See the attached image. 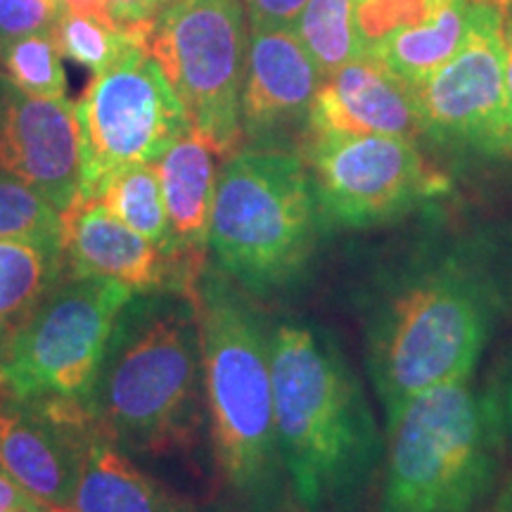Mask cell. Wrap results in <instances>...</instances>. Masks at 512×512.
Instances as JSON below:
<instances>
[{
    "label": "cell",
    "mask_w": 512,
    "mask_h": 512,
    "mask_svg": "<svg viewBox=\"0 0 512 512\" xmlns=\"http://www.w3.org/2000/svg\"><path fill=\"white\" fill-rule=\"evenodd\" d=\"M278 451L304 512H347L382 453L373 408L330 335L302 323L271 332Z\"/></svg>",
    "instance_id": "1"
},
{
    "label": "cell",
    "mask_w": 512,
    "mask_h": 512,
    "mask_svg": "<svg viewBox=\"0 0 512 512\" xmlns=\"http://www.w3.org/2000/svg\"><path fill=\"white\" fill-rule=\"evenodd\" d=\"M204 399L200 323L190 294H136L114 323L88 411L126 453L195 441Z\"/></svg>",
    "instance_id": "2"
},
{
    "label": "cell",
    "mask_w": 512,
    "mask_h": 512,
    "mask_svg": "<svg viewBox=\"0 0 512 512\" xmlns=\"http://www.w3.org/2000/svg\"><path fill=\"white\" fill-rule=\"evenodd\" d=\"M192 299L216 470L242 505L266 510L285 475L275 434L271 335L259 311L219 268H204Z\"/></svg>",
    "instance_id": "3"
},
{
    "label": "cell",
    "mask_w": 512,
    "mask_h": 512,
    "mask_svg": "<svg viewBox=\"0 0 512 512\" xmlns=\"http://www.w3.org/2000/svg\"><path fill=\"white\" fill-rule=\"evenodd\" d=\"M494 311V285L456 256L403 275L368 323V373L387 422L415 396L470 380Z\"/></svg>",
    "instance_id": "4"
},
{
    "label": "cell",
    "mask_w": 512,
    "mask_h": 512,
    "mask_svg": "<svg viewBox=\"0 0 512 512\" xmlns=\"http://www.w3.org/2000/svg\"><path fill=\"white\" fill-rule=\"evenodd\" d=\"M316 192L292 147L249 145L223 164L211 211L216 268L254 297L302 283L318 249Z\"/></svg>",
    "instance_id": "5"
},
{
    "label": "cell",
    "mask_w": 512,
    "mask_h": 512,
    "mask_svg": "<svg viewBox=\"0 0 512 512\" xmlns=\"http://www.w3.org/2000/svg\"><path fill=\"white\" fill-rule=\"evenodd\" d=\"M503 406L470 380L415 396L387 422L380 512H475L489 496Z\"/></svg>",
    "instance_id": "6"
},
{
    "label": "cell",
    "mask_w": 512,
    "mask_h": 512,
    "mask_svg": "<svg viewBox=\"0 0 512 512\" xmlns=\"http://www.w3.org/2000/svg\"><path fill=\"white\" fill-rule=\"evenodd\" d=\"M133 297L114 280L64 275L0 344V401L62 396L88 406L114 323Z\"/></svg>",
    "instance_id": "7"
},
{
    "label": "cell",
    "mask_w": 512,
    "mask_h": 512,
    "mask_svg": "<svg viewBox=\"0 0 512 512\" xmlns=\"http://www.w3.org/2000/svg\"><path fill=\"white\" fill-rule=\"evenodd\" d=\"M242 0H176L145 38L188 114L192 131L221 159L245 147L240 95L247 31Z\"/></svg>",
    "instance_id": "8"
},
{
    "label": "cell",
    "mask_w": 512,
    "mask_h": 512,
    "mask_svg": "<svg viewBox=\"0 0 512 512\" xmlns=\"http://www.w3.org/2000/svg\"><path fill=\"white\" fill-rule=\"evenodd\" d=\"M74 110L81 145L76 202L100 200L112 174L157 164L192 131L181 100L145 46H133L114 67L95 74Z\"/></svg>",
    "instance_id": "9"
},
{
    "label": "cell",
    "mask_w": 512,
    "mask_h": 512,
    "mask_svg": "<svg viewBox=\"0 0 512 512\" xmlns=\"http://www.w3.org/2000/svg\"><path fill=\"white\" fill-rule=\"evenodd\" d=\"M299 155L320 219L332 228L384 226L448 190L446 178L408 138L306 133Z\"/></svg>",
    "instance_id": "10"
},
{
    "label": "cell",
    "mask_w": 512,
    "mask_h": 512,
    "mask_svg": "<svg viewBox=\"0 0 512 512\" xmlns=\"http://www.w3.org/2000/svg\"><path fill=\"white\" fill-rule=\"evenodd\" d=\"M422 126L441 143L512 159V98L505 83L503 12L472 0L465 43L415 88Z\"/></svg>",
    "instance_id": "11"
},
{
    "label": "cell",
    "mask_w": 512,
    "mask_h": 512,
    "mask_svg": "<svg viewBox=\"0 0 512 512\" xmlns=\"http://www.w3.org/2000/svg\"><path fill=\"white\" fill-rule=\"evenodd\" d=\"M98 422L62 396L0 401V470L36 503L72 512L83 448Z\"/></svg>",
    "instance_id": "12"
},
{
    "label": "cell",
    "mask_w": 512,
    "mask_h": 512,
    "mask_svg": "<svg viewBox=\"0 0 512 512\" xmlns=\"http://www.w3.org/2000/svg\"><path fill=\"white\" fill-rule=\"evenodd\" d=\"M0 171L64 214L81 183L79 121L67 98H36L0 72Z\"/></svg>",
    "instance_id": "13"
},
{
    "label": "cell",
    "mask_w": 512,
    "mask_h": 512,
    "mask_svg": "<svg viewBox=\"0 0 512 512\" xmlns=\"http://www.w3.org/2000/svg\"><path fill=\"white\" fill-rule=\"evenodd\" d=\"M320 81L323 76L294 27L252 31L240 95L245 143L287 147V136L306 133Z\"/></svg>",
    "instance_id": "14"
},
{
    "label": "cell",
    "mask_w": 512,
    "mask_h": 512,
    "mask_svg": "<svg viewBox=\"0 0 512 512\" xmlns=\"http://www.w3.org/2000/svg\"><path fill=\"white\" fill-rule=\"evenodd\" d=\"M62 219L69 275L114 280L133 294L195 292L200 275L121 223L102 202H76Z\"/></svg>",
    "instance_id": "15"
},
{
    "label": "cell",
    "mask_w": 512,
    "mask_h": 512,
    "mask_svg": "<svg viewBox=\"0 0 512 512\" xmlns=\"http://www.w3.org/2000/svg\"><path fill=\"white\" fill-rule=\"evenodd\" d=\"M306 133L415 140L425 136V126L415 88L363 53L320 81Z\"/></svg>",
    "instance_id": "16"
},
{
    "label": "cell",
    "mask_w": 512,
    "mask_h": 512,
    "mask_svg": "<svg viewBox=\"0 0 512 512\" xmlns=\"http://www.w3.org/2000/svg\"><path fill=\"white\" fill-rule=\"evenodd\" d=\"M216 157L219 155L190 131L155 164L169 219L171 249L178 261L197 273L207 268L211 211L219 181Z\"/></svg>",
    "instance_id": "17"
},
{
    "label": "cell",
    "mask_w": 512,
    "mask_h": 512,
    "mask_svg": "<svg viewBox=\"0 0 512 512\" xmlns=\"http://www.w3.org/2000/svg\"><path fill=\"white\" fill-rule=\"evenodd\" d=\"M72 512H195L188 501L178 498L157 479L145 475L95 425L83 448L79 486Z\"/></svg>",
    "instance_id": "18"
},
{
    "label": "cell",
    "mask_w": 512,
    "mask_h": 512,
    "mask_svg": "<svg viewBox=\"0 0 512 512\" xmlns=\"http://www.w3.org/2000/svg\"><path fill=\"white\" fill-rule=\"evenodd\" d=\"M470 19L472 0H448L425 24L396 31L368 55L377 57L411 88H418L458 53L470 31Z\"/></svg>",
    "instance_id": "19"
},
{
    "label": "cell",
    "mask_w": 512,
    "mask_h": 512,
    "mask_svg": "<svg viewBox=\"0 0 512 512\" xmlns=\"http://www.w3.org/2000/svg\"><path fill=\"white\" fill-rule=\"evenodd\" d=\"M67 275L62 242L0 240V344Z\"/></svg>",
    "instance_id": "20"
},
{
    "label": "cell",
    "mask_w": 512,
    "mask_h": 512,
    "mask_svg": "<svg viewBox=\"0 0 512 512\" xmlns=\"http://www.w3.org/2000/svg\"><path fill=\"white\" fill-rule=\"evenodd\" d=\"M95 202L105 204L121 223H126L128 228L136 230L138 235H143L152 245H157L171 259H176L174 249H171L169 219H166L162 185H159L155 164L126 166V169L112 174L100 192V200Z\"/></svg>",
    "instance_id": "21"
},
{
    "label": "cell",
    "mask_w": 512,
    "mask_h": 512,
    "mask_svg": "<svg viewBox=\"0 0 512 512\" xmlns=\"http://www.w3.org/2000/svg\"><path fill=\"white\" fill-rule=\"evenodd\" d=\"M294 31L323 79L363 55L354 34V0H309Z\"/></svg>",
    "instance_id": "22"
},
{
    "label": "cell",
    "mask_w": 512,
    "mask_h": 512,
    "mask_svg": "<svg viewBox=\"0 0 512 512\" xmlns=\"http://www.w3.org/2000/svg\"><path fill=\"white\" fill-rule=\"evenodd\" d=\"M62 50L53 31H38L0 48V72L19 91L36 98H67V74L62 67Z\"/></svg>",
    "instance_id": "23"
},
{
    "label": "cell",
    "mask_w": 512,
    "mask_h": 512,
    "mask_svg": "<svg viewBox=\"0 0 512 512\" xmlns=\"http://www.w3.org/2000/svg\"><path fill=\"white\" fill-rule=\"evenodd\" d=\"M55 38L60 43L62 55L91 69L93 76L114 67L133 46H145L138 36L128 34L124 29L67 10H62L57 19Z\"/></svg>",
    "instance_id": "24"
},
{
    "label": "cell",
    "mask_w": 512,
    "mask_h": 512,
    "mask_svg": "<svg viewBox=\"0 0 512 512\" xmlns=\"http://www.w3.org/2000/svg\"><path fill=\"white\" fill-rule=\"evenodd\" d=\"M64 219L53 204L0 171V240L62 242Z\"/></svg>",
    "instance_id": "25"
},
{
    "label": "cell",
    "mask_w": 512,
    "mask_h": 512,
    "mask_svg": "<svg viewBox=\"0 0 512 512\" xmlns=\"http://www.w3.org/2000/svg\"><path fill=\"white\" fill-rule=\"evenodd\" d=\"M448 0H354V34L363 53L396 31L418 27L437 15Z\"/></svg>",
    "instance_id": "26"
},
{
    "label": "cell",
    "mask_w": 512,
    "mask_h": 512,
    "mask_svg": "<svg viewBox=\"0 0 512 512\" xmlns=\"http://www.w3.org/2000/svg\"><path fill=\"white\" fill-rule=\"evenodd\" d=\"M62 10L60 0H0V48L15 38L53 31Z\"/></svg>",
    "instance_id": "27"
},
{
    "label": "cell",
    "mask_w": 512,
    "mask_h": 512,
    "mask_svg": "<svg viewBox=\"0 0 512 512\" xmlns=\"http://www.w3.org/2000/svg\"><path fill=\"white\" fill-rule=\"evenodd\" d=\"M114 24L145 43L150 31L176 0H107Z\"/></svg>",
    "instance_id": "28"
},
{
    "label": "cell",
    "mask_w": 512,
    "mask_h": 512,
    "mask_svg": "<svg viewBox=\"0 0 512 512\" xmlns=\"http://www.w3.org/2000/svg\"><path fill=\"white\" fill-rule=\"evenodd\" d=\"M309 0H245V15L252 31L294 27Z\"/></svg>",
    "instance_id": "29"
},
{
    "label": "cell",
    "mask_w": 512,
    "mask_h": 512,
    "mask_svg": "<svg viewBox=\"0 0 512 512\" xmlns=\"http://www.w3.org/2000/svg\"><path fill=\"white\" fill-rule=\"evenodd\" d=\"M62 8L67 12H74V15L93 17V19H100V22L110 24V27H117L112 19L110 3H107V0H62Z\"/></svg>",
    "instance_id": "30"
},
{
    "label": "cell",
    "mask_w": 512,
    "mask_h": 512,
    "mask_svg": "<svg viewBox=\"0 0 512 512\" xmlns=\"http://www.w3.org/2000/svg\"><path fill=\"white\" fill-rule=\"evenodd\" d=\"M503 57H505V83L512 98V15L503 12Z\"/></svg>",
    "instance_id": "31"
},
{
    "label": "cell",
    "mask_w": 512,
    "mask_h": 512,
    "mask_svg": "<svg viewBox=\"0 0 512 512\" xmlns=\"http://www.w3.org/2000/svg\"><path fill=\"white\" fill-rule=\"evenodd\" d=\"M486 512H512V477L505 482V486L498 491L494 505Z\"/></svg>",
    "instance_id": "32"
},
{
    "label": "cell",
    "mask_w": 512,
    "mask_h": 512,
    "mask_svg": "<svg viewBox=\"0 0 512 512\" xmlns=\"http://www.w3.org/2000/svg\"><path fill=\"white\" fill-rule=\"evenodd\" d=\"M501 406H503L505 425H508L510 430H512V387H510V392H508V396H505V401L501 403Z\"/></svg>",
    "instance_id": "33"
},
{
    "label": "cell",
    "mask_w": 512,
    "mask_h": 512,
    "mask_svg": "<svg viewBox=\"0 0 512 512\" xmlns=\"http://www.w3.org/2000/svg\"><path fill=\"white\" fill-rule=\"evenodd\" d=\"M17 512H57V510L48 508V505H41V503H31V505H27V508H22Z\"/></svg>",
    "instance_id": "34"
},
{
    "label": "cell",
    "mask_w": 512,
    "mask_h": 512,
    "mask_svg": "<svg viewBox=\"0 0 512 512\" xmlns=\"http://www.w3.org/2000/svg\"><path fill=\"white\" fill-rule=\"evenodd\" d=\"M479 3H489V5H494V8L501 10V12H505L512 5V0H479Z\"/></svg>",
    "instance_id": "35"
},
{
    "label": "cell",
    "mask_w": 512,
    "mask_h": 512,
    "mask_svg": "<svg viewBox=\"0 0 512 512\" xmlns=\"http://www.w3.org/2000/svg\"><path fill=\"white\" fill-rule=\"evenodd\" d=\"M0 512H8V510H3V508H0Z\"/></svg>",
    "instance_id": "36"
},
{
    "label": "cell",
    "mask_w": 512,
    "mask_h": 512,
    "mask_svg": "<svg viewBox=\"0 0 512 512\" xmlns=\"http://www.w3.org/2000/svg\"><path fill=\"white\" fill-rule=\"evenodd\" d=\"M60 3H62V0H60Z\"/></svg>",
    "instance_id": "37"
}]
</instances>
